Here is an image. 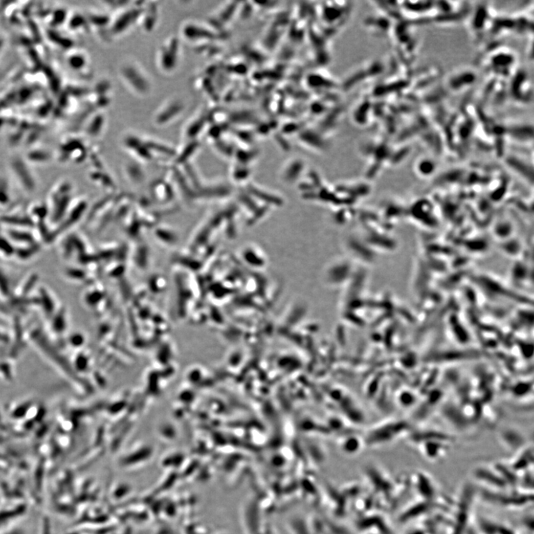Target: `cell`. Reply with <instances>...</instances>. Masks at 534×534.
Instances as JSON below:
<instances>
[{"instance_id": "7a4b0ae2", "label": "cell", "mask_w": 534, "mask_h": 534, "mask_svg": "<svg viewBox=\"0 0 534 534\" xmlns=\"http://www.w3.org/2000/svg\"><path fill=\"white\" fill-rule=\"evenodd\" d=\"M180 56L179 41L174 37L166 41L158 53V64L165 73H171L177 67Z\"/></svg>"}, {"instance_id": "277c9868", "label": "cell", "mask_w": 534, "mask_h": 534, "mask_svg": "<svg viewBox=\"0 0 534 534\" xmlns=\"http://www.w3.org/2000/svg\"><path fill=\"white\" fill-rule=\"evenodd\" d=\"M139 8H126L124 12H120L112 22L111 31L114 37L124 34L138 22L141 15Z\"/></svg>"}, {"instance_id": "5b68a950", "label": "cell", "mask_w": 534, "mask_h": 534, "mask_svg": "<svg viewBox=\"0 0 534 534\" xmlns=\"http://www.w3.org/2000/svg\"><path fill=\"white\" fill-rule=\"evenodd\" d=\"M474 476L479 482L492 488L504 490L507 485V483L499 472L493 471L492 468H477L474 471Z\"/></svg>"}, {"instance_id": "6da1fadb", "label": "cell", "mask_w": 534, "mask_h": 534, "mask_svg": "<svg viewBox=\"0 0 534 534\" xmlns=\"http://www.w3.org/2000/svg\"><path fill=\"white\" fill-rule=\"evenodd\" d=\"M120 78L134 94L145 96L151 90L147 74L135 61H126L120 68Z\"/></svg>"}, {"instance_id": "3957f363", "label": "cell", "mask_w": 534, "mask_h": 534, "mask_svg": "<svg viewBox=\"0 0 534 534\" xmlns=\"http://www.w3.org/2000/svg\"><path fill=\"white\" fill-rule=\"evenodd\" d=\"M185 109L184 102L179 99H171L161 105L154 115L157 126H166L175 121Z\"/></svg>"}]
</instances>
